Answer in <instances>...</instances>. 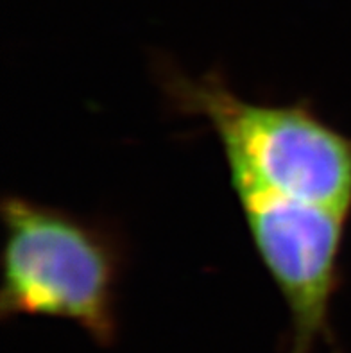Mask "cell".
<instances>
[{
	"label": "cell",
	"mask_w": 351,
	"mask_h": 353,
	"mask_svg": "<svg viewBox=\"0 0 351 353\" xmlns=\"http://www.w3.org/2000/svg\"><path fill=\"white\" fill-rule=\"evenodd\" d=\"M253 246L283 298L290 318L287 353L335 348L332 301L343 285L344 237L351 215L278 196L230 178Z\"/></svg>",
	"instance_id": "3"
},
{
	"label": "cell",
	"mask_w": 351,
	"mask_h": 353,
	"mask_svg": "<svg viewBox=\"0 0 351 353\" xmlns=\"http://www.w3.org/2000/svg\"><path fill=\"white\" fill-rule=\"evenodd\" d=\"M158 81L174 112L214 130L230 178L351 215V137L323 121L308 99L251 103L219 70L192 77L172 63H158Z\"/></svg>",
	"instance_id": "1"
},
{
	"label": "cell",
	"mask_w": 351,
	"mask_h": 353,
	"mask_svg": "<svg viewBox=\"0 0 351 353\" xmlns=\"http://www.w3.org/2000/svg\"><path fill=\"white\" fill-rule=\"evenodd\" d=\"M2 321L54 318L76 323L95 345L117 341V289L126 265L112 226L58 206L4 194Z\"/></svg>",
	"instance_id": "2"
}]
</instances>
